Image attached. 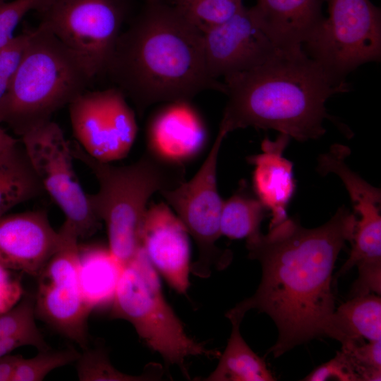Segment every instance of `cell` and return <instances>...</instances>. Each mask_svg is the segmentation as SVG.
I'll use <instances>...</instances> for the list:
<instances>
[{"label":"cell","mask_w":381,"mask_h":381,"mask_svg":"<svg viewBox=\"0 0 381 381\" xmlns=\"http://www.w3.org/2000/svg\"><path fill=\"white\" fill-rule=\"evenodd\" d=\"M356 217L345 206L326 223L303 227L289 217L246 240L248 258L260 264L262 277L255 294L236 308L267 314L277 329L270 349L274 358L310 340L327 337L335 310L332 291L337 259L353 239Z\"/></svg>","instance_id":"obj_1"},{"label":"cell","mask_w":381,"mask_h":381,"mask_svg":"<svg viewBox=\"0 0 381 381\" xmlns=\"http://www.w3.org/2000/svg\"><path fill=\"white\" fill-rule=\"evenodd\" d=\"M104 72L141 114L157 103L226 92L208 73L203 32L165 0H145L121 32Z\"/></svg>","instance_id":"obj_2"},{"label":"cell","mask_w":381,"mask_h":381,"mask_svg":"<svg viewBox=\"0 0 381 381\" xmlns=\"http://www.w3.org/2000/svg\"><path fill=\"white\" fill-rule=\"evenodd\" d=\"M227 101L219 129L226 133L253 127L272 129L297 141L316 140L333 120L325 104L349 92L303 49L277 52L261 65L224 78Z\"/></svg>","instance_id":"obj_3"},{"label":"cell","mask_w":381,"mask_h":381,"mask_svg":"<svg viewBox=\"0 0 381 381\" xmlns=\"http://www.w3.org/2000/svg\"><path fill=\"white\" fill-rule=\"evenodd\" d=\"M73 157L85 164L98 182L88 194L92 211L105 224L109 249L124 266L141 247L140 230L150 198L174 188L185 181V167L167 163L147 151L126 166L97 160L77 143Z\"/></svg>","instance_id":"obj_4"},{"label":"cell","mask_w":381,"mask_h":381,"mask_svg":"<svg viewBox=\"0 0 381 381\" xmlns=\"http://www.w3.org/2000/svg\"><path fill=\"white\" fill-rule=\"evenodd\" d=\"M92 78L81 60L40 23L32 28L11 88L0 104V123L21 137L51 121Z\"/></svg>","instance_id":"obj_5"},{"label":"cell","mask_w":381,"mask_h":381,"mask_svg":"<svg viewBox=\"0 0 381 381\" xmlns=\"http://www.w3.org/2000/svg\"><path fill=\"white\" fill-rule=\"evenodd\" d=\"M111 318L132 324L139 337L167 363L177 365L188 375L185 361L190 356L218 357L190 337L165 299L157 272L142 247L123 267L113 301Z\"/></svg>","instance_id":"obj_6"},{"label":"cell","mask_w":381,"mask_h":381,"mask_svg":"<svg viewBox=\"0 0 381 381\" xmlns=\"http://www.w3.org/2000/svg\"><path fill=\"white\" fill-rule=\"evenodd\" d=\"M325 18L303 51L336 82L381 57V13L370 0H325Z\"/></svg>","instance_id":"obj_7"},{"label":"cell","mask_w":381,"mask_h":381,"mask_svg":"<svg viewBox=\"0 0 381 381\" xmlns=\"http://www.w3.org/2000/svg\"><path fill=\"white\" fill-rule=\"evenodd\" d=\"M227 135L219 129L207 157L191 179L160 193L197 245L198 257L190 265V272L202 278L210 275L212 267L223 269L231 260V251L216 245L222 236L220 216L224 201L217 188V162Z\"/></svg>","instance_id":"obj_8"},{"label":"cell","mask_w":381,"mask_h":381,"mask_svg":"<svg viewBox=\"0 0 381 381\" xmlns=\"http://www.w3.org/2000/svg\"><path fill=\"white\" fill-rule=\"evenodd\" d=\"M126 0H53L40 13L92 78L105 71L126 14Z\"/></svg>","instance_id":"obj_9"},{"label":"cell","mask_w":381,"mask_h":381,"mask_svg":"<svg viewBox=\"0 0 381 381\" xmlns=\"http://www.w3.org/2000/svg\"><path fill=\"white\" fill-rule=\"evenodd\" d=\"M59 231V247L37 277L35 313L59 334L85 349L87 319L92 310L80 286V237L74 225L66 219Z\"/></svg>","instance_id":"obj_10"},{"label":"cell","mask_w":381,"mask_h":381,"mask_svg":"<svg viewBox=\"0 0 381 381\" xmlns=\"http://www.w3.org/2000/svg\"><path fill=\"white\" fill-rule=\"evenodd\" d=\"M20 142L44 191L74 225L80 238L95 233L101 222L75 172L71 145L61 127L49 121L23 135Z\"/></svg>","instance_id":"obj_11"},{"label":"cell","mask_w":381,"mask_h":381,"mask_svg":"<svg viewBox=\"0 0 381 381\" xmlns=\"http://www.w3.org/2000/svg\"><path fill=\"white\" fill-rule=\"evenodd\" d=\"M68 106L74 136L87 154L106 162L127 156L138 125L133 110L119 88L85 90Z\"/></svg>","instance_id":"obj_12"},{"label":"cell","mask_w":381,"mask_h":381,"mask_svg":"<svg viewBox=\"0 0 381 381\" xmlns=\"http://www.w3.org/2000/svg\"><path fill=\"white\" fill-rule=\"evenodd\" d=\"M203 48L208 73L216 80L254 68L278 51L245 6L203 32Z\"/></svg>","instance_id":"obj_13"},{"label":"cell","mask_w":381,"mask_h":381,"mask_svg":"<svg viewBox=\"0 0 381 381\" xmlns=\"http://www.w3.org/2000/svg\"><path fill=\"white\" fill-rule=\"evenodd\" d=\"M140 245L155 270L179 294L189 287V234L164 202L147 207L140 230Z\"/></svg>","instance_id":"obj_14"},{"label":"cell","mask_w":381,"mask_h":381,"mask_svg":"<svg viewBox=\"0 0 381 381\" xmlns=\"http://www.w3.org/2000/svg\"><path fill=\"white\" fill-rule=\"evenodd\" d=\"M190 102H167L152 115L146 128V151L183 167L202 154L207 143V130Z\"/></svg>","instance_id":"obj_15"},{"label":"cell","mask_w":381,"mask_h":381,"mask_svg":"<svg viewBox=\"0 0 381 381\" xmlns=\"http://www.w3.org/2000/svg\"><path fill=\"white\" fill-rule=\"evenodd\" d=\"M60 241L43 210L4 214L0 217V265L37 277Z\"/></svg>","instance_id":"obj_16"},{"label":"cell","mask_w":381,"mask_h":381,"mask_svg":"<svg viewBox=\"0 0 381 381\" xmlns=\"http://www.w3.org/2000/svg\"><path fill=\"white\" fill-rule=\"evenodd\" d=\"M325 0H256L249 11L275 49H303L325 17Z\"/></svg>","instance_id":"obj_17"},{"label":"cell","mask_w":381,"mask_h":381,"mask_svg":"<svg viewBox=\"0 0 381 381\" xmlns=\"http://www.w3.org/2000/svg\"><path fill=\"white\" fill-rule=\"evenodd\" d=\"M290 139L284 133L274 140L266 137L261 143L262 152L247 158L254 167L253 193L271 214L269 228L288 217L286 209L295 191L293 163L283 155Z\"/></svg>","instance_id":"obj_18"},{"label":"cell","mask_w":381,"mask_h":381,"mask_svg":"<svg viewBox=\"0 0 381 381\" xmlns=\"http://www.w3.org/2000/svg\"><path fill=\"white\" fill-rule=\"evenodd\" d=\"M327 337L339 341L341 348L381 339L380 295L351 298L334 310Z\"/></svg>","instance_id":"obj_19"},{"label":"cell","mask_w":381,"mask_h":381,"mask_svg":"<svg viewBox=\"0 0 381 381\" xmlns=\"http://www.w3.org/2000/svg\"><path fill=\"white\" fill-rule=\"evenodd\" d=\"M245 313L234 307L226 317L231 324V331L224 353L207 381H274L275 377L265 361L248 345L240 332Z\"/></svg>","instance_id":"obj_20"},{"label":"cell","mask_w":381,"mask_h":381,"mask_svg":"<svg viewBox=\"0 0 381 381\" xmlns=\"http://www.w3.org/2000/svg\"><path fill=\"white\" fill-rule=\"evenodd\" d=\"M123 267L109 248H80V286L92 310L111 304Z\"/></svg>","instance_id":"obj_21"},{"label":"cell","mask_w":381,"mask_h":381,"mask_svg":"<svg viewBox=\"0 0 381 381\" xmlns=\"http://www.w3.org/2000/svg\"><path fill=\"white\" fill-rule=\"evenodd\" d=\"M44 192L21 142L0 152V217Z\"/></svg>","instance_id":"obj_22"},{"label":"cell","mask_w":381,"mask_h":381,"mask_svg":"<svg viewBox=\"0 0 381 381\" xmlns=\"http://www.w3.org/2000/svg\"><path fill=\"white\" fill-rule=\"evenodd\" d=\"M267 210L252 193L244 181L228 199L223 201L220 216V232L231 239L246 240L260 231Z\"/></svg>","instance_id":"obj_23"},{"label":"cell","mask_w":381,"mask_h":381,"mask_svg":"<svg viewBox=\"0 0 381 381\" xmlns=\"http://www.w3.org/2000/svg\"><path fill=\"white\" fill-rule=\"evenodd\" d=\"M35 297L26 295L12 308L0 315V338L13 339L39 351L50 349L35 321Z\"/></svg>","instance_id":"obj_24"},{"label":"cell","mask_w":381,"mask_h":381,"mask_svg":"<svg viewBox=\"0 0 381 381\" xmlns=\"http://www.w3.org/2000/svg\"><path fill=\"white\" fill-rule=\"evenodd\" d=\"M202 32L227 20L244 6L242 0H165Z\"/></svg>","instance_id":"obj_25"},{"label":"cell","mask_w":381,"mask_h":381,"mask_svg":"<svg viewBox=\"0 0 381 381\" xmlns=\"http://www.w3.org/2000/svg\"><path fill=\"white\" fill-rule=\"evenodd\" d=\"M76 361L77 373L81 381H141L156 380L160 377L159 368L155 364L147 368L141 375H130L119 371L111 363L104 349H85Z\"/></svg>","instance_id":"obj_26"},{"label":"cell","mask_w":381,"mask_h":381,"mask_svg":"<svg viewBox=\"0 0 381 381\" xmlns=\"http://www.w3.org/2000/svg\"><path fill=\"white\" fill-rule=\"evenodd\" d=\"M80 353L73 348L40 350L34 357L20 359L12 381H40L54 369L76 361Z\"/></svg>","instance_id":"obj_27"},{"label":"cell","mask_w":381,"mask_h":381,"mask_svg":"<svg viewBox=\"0 0 381 381\" xmlns=\"http://www.w3.org/2000/svg\"><path fill=\"white\" fill-rule=\"evenodd\" d=\"M52 1L13 0L0 4V49L14 39V31L26 14L32 11L42 12Z\"/></svg>","instance_id":"obj_28"},{"label":"cell","mask_w":381,"mask_h":381,"mask_svg":"<svg viewBox=\"0 0 381 381\" xmlns=\"http://www.w3.org/2000/svg\"><path fill=\"white\" fill-rule=\"evenodd\" d=\"M349 357L360 381L381 380V339L341 348Z\"/></svg>","instance_id":"obj_29"},{"label":"cell","mask_w":381,"mask_h":381,"mask_svg":"<svg viewBox=\"0 0 381 381\" xmlns=\"http://www.w3.org/2000/svg\"><path fill=\"white\" fill-rule=\"evenodd\" d=\"M32 32V28L27 30L0 49V104L11 88Z\"/></svg>","instance_id":"obj_30"},{"label":"cell","mask_w":381,"mask_h":381,"mask_svg":"<svg viewBox=\"0 0 381 381\" xmlns=\"http://www.w3.org/2000/svg\"><path fill=\"white\" fill-rule=\"evenodd\" d=\"M331 378L341 381H360L349 357L341 350L337 351L332 359L315 368L301 380L324 381Z\"/></svg>","instance_id":"obj_31"},{"label":"cell","mask_w":381,"mask_h":381,"mask_svg":"<svg viewBox=\"0 0 381 381\" xmlns=\"http://www.w3.org/2000/svg\"><path fill=\"white\" fill-rule=\"evenodd\" d=\"M8 270L0 265V315L16 305L23 292L20 282Z\"/></svg>","instance_id":"obj_32"},{"label":"cell","mask_w":381,"mask_h":381,"mask_svg":"<svg viewBox=\"0 0 381 381\" xmlns=\"http://www.w3.org/2000/svg\"><path fill=\"white\" fill-rule=\"evenodd\" d=\"M20 355L6 354L0 357V381H12Z\"/></svg>","instance_id":"obj_33"},{"label":"cell","mask_w":381,"mask_h":381,"mask_svg":"<svg viewBox=\"0 0 381 381\" xmlns=\"http://www.w3.org/2000/svg\"><path fill=\"white\" fill-rule=\"evenodd\" d=\"M22 346L23 344L16 339L0 338V357Z\"/></svg>","instance_id":"obj_34"},{"label":"cell","mask_w":381,"mask_h":381,"mask_svg":"<svg viewBox=\"0 0 381 381\" xmlns=\"http://www.w3.org/2000/svg\"><path fill=\"white\" fill-rule=\"evenodd\" d=\"M18 142L0 127V152L12 147Z\"/></svg>","instance_id":"obj_35"},{"label":"cell","mask_w":381,"mask_h":381,"mask_svg":"<svg viewBox=\"0 0 381 381\" xmlns=\"http://www.w3.org/2000/svg\"><path fill=\"white\" fill-rule=\"evenodd\" d=\"M4 1H5V0H0V4L3 3Z\"/></svg>","instance_id":"obj_36"}]
</instances>
